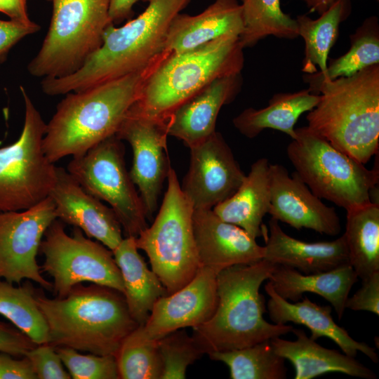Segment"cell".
Returning <instances> with one entry per match:
<instances>
[{"label":"cell","mask_w":379,"mask_h":379,"mask_svg":"<svg viewBox=\"0 0 379 379\" xmlns=\"http://www.w3.org/2000/svg\"><path fill=\"white\" fill-rule=\"evenodd\" d=\"M35 288L30 280L22 285L0 279V314L37 345L48 343L46 321L37 304Z\"/></svg>","instance_id":"cell-32"},{"label":"cell","mask_w":379,"mask_h":379,"mask_svg":"<svg viewBox=\"0 0 379 379\" xmlns=\"http://www.w3.org/2000/svg\"><path fill=\"white\" fill-rule=\"evenodd\" d=\"M265 290L270 299L267 309L270 319L277 324L292 322L303 325L311 331L310 338L314 340L326 337L333 340L345 354L355 357L362 352L371 361L378 363V357L374 348L366 343L354 340L347 331L339 326L331 316L330 306H321L305 296L301 301L291 302L283 298L268 281Z\"/></svg>","instance_id":"cell-22"},{"label":"cell","mask_w":379,"mask_h":379,"mask_svg":"<svg viewBox=\"0 0 379 379\" xmlns=\"http://www.w3.org/2000/svg\"><path fill=\"white\" fill-rule=\"evenodd\" d=\"M294 340L276 337L270 340L274 351L295 368V379H312L328 373H341L364 379H375V373L335 350L319 345L302 329L293 328Z\"/></svg>","instance_id":"cell-24"},{"label":"cell","mask_w":379,"mask_h":379,"mask_svg":"<svg viewBox=\"0 0 379 379\" xmlns=\"http://www.w3.org/2000/svg\"><path fill=\"white\" fill-rule=\"evenodd\" d=\"M276 265L262 259L217 274L215 312L208 321L192 328V336L205 354L241 349L292 332L293 326L271 324L263 317L266 307L260 288Z\"/></svg>","instance_id":"cell-4"},{"label":"cell","mask_w":379,"mask_h":379,"mask_svg":"<svg viewBox=\"0 0 379 379\" xmlns=\"http://www.w3.org/2000/svg\"><path fill=\"white\" fill-rule=\"evenodd\" d=\"M115 357L119 378L161 379L162 364L157 340H141L131 332Z\"/></svg>","instance_id":"cell-35"},{"label":"cell","mask_w":379,"mask_h":379,"mask_svg":"<svg viewBox=\"0 0 379 379\" xmlns=\"http://www.w3.org/2000/svg\"><path fill=\"white\" fill-rule=\"evenodd\" d=\"M25 119L20 135L0 148V211L31 208L46 198L55 168L46 157L42 141L46 124L22 87Z\"/></svg>","instance_id":"cell-10"},{"label":"cell","mask_w":379,"mask_h":379,"mask_svg":"<svg viewBox=\"0 0 379 379\" xmlns=\"http://www.w3.org/2000/svg\"><path fill=\"white\" fill-rule=\"evenodd\" d=\"M241 6L244 30L239 41L244 48L269 36L284 39L299 36L295 19L282 11L281 0H241Z\"/></svg>","instance_id":"cell-33"},{"label":"cell","mask_w":379,"mask_h":379,"mask_svg":"<svg viewBox=\"0 0 379 379\" xmlns=\"http://www.w3.org/2000/svg\"><path fill=\"white\" fill-rule=\"evenodd\" d=\"M216 276L213 270L200 267L186 285L159 298L147 321L132 333L141 340H157L174 331L205 323L217 305Z\"/></svg>","instance_id":"cell-16"},{"label":"cell","mask_w":379,"mask_h":379,"mask_svg":"<svg viewBox=\"0 0 379 379\" xmlns=\"http://www.w3.org/2000/svg\"><path fill=\"white\" fill-rule=\"evenodd\" d=\"M170 53L164 50L141 69L67 93L46 124L42 147L47 159L54 164L81 156L116 135L145 80Z\"/></svg>","instance_id":"cell-1"},{"label":"cell","mask_w":379,"mask_h":379,"mask_svg":"<svg viewBox=\"0 0 379 379\" xmlns=\"http://www.w3.org/2000/svg\"><path fill=\"white\" fill-rule=\"evenodd\" d=\"M139 0H110L109 15L113 24L128 19L133 14V7Z\"/></svg>","instance_id":"cell-44"},{"label":"cell","mask_w":379,"mask_h":379,"mask_svg":"<svg viewBox=\"0 0 379 379\" xmlns=\"http://www.w3.org/2000/svg\"><path fill=\"white\" fill-rule=\"evenodd\" d=\"M67 171L86 191L109 205L126 237L136 238L148 227L142 199L126 168L124 147L116 135L72 157Z\"/></svg>","instance_id":"cell-12"},{"label":"cell","mask_w":379,"mask_h":379,"mask_svg":"<svg viewBox=\"0 0 379 379\" xmlns=\"http://www.w3.org/2000/svg\"><path fill=\"white\" fill-rule=\"evenodd\" d=\"M39 250L44 255L42 272L53 278L55 298H65L84 282L106 286L124 293L122 276L113 253L98 241L74 227L70 236L62 221L55 219L48 227Z\"/></svg>","instance_id":"cell-11"},{"label":"cell","mask_w":379,"mask_h":379,"mask_svg":"<svg viewBox=\"0 0 379 379\" xmlns=\"http://www.w3.org/2000/svg\"><path fill=\"white\" fill-rule=\"evenodd\" d=\"M146 9L121 27L111 23L101 46L77 72L62 77L43 78L41 89L48 95L80 91L141 69L164 48L174 17L190 0H142Z\"/></svg>","instance_id":"cell-2"},{"label":"cell","mask_w":379,"mask_h":379,"mask_svg":"<svg viewBox=\"0 0 379 379\" xmlns=\"http://www.w3.org/2000/svg\"><path fill=\"white\" fill-rule=\"evenodd\" d=\"M303 1L310 12H316L321 14L328 10L335 2L338 0H300ZM352 1V0H350Z\"/></svg>","instance_id":"cell-45"},{"label":"cell","mask_w":379,"mask_h":379,"mask_svg":"<svg viewBox=\"0 0 379 379\" xmlns=\"http://www.w3.org/2000/svg\"><path fill=\"white\" fill-rule=\"evenodd\" d=\"M244 30L241 4L237 0H215L203 12L178 13L168 27L164 49L172 53L188 51L220 36H239Z\"/></svg>","instance_id":"cell-23"},{"label":"cell","mask_w":379,"mask_h":379,"mask_svg":"<svg viewBox=\"0 0 379 379\" xmlns=\"http://www.w3.org/2000/svg\"><path fill=\"white\" fill-rule=\"evenodd\" d=\"M27 0H0V12L4 13L10 20L30 25L34 23L28 15Z\"/></svg>","instance_id":"cell-43"},{"label":"cell","mask_w":379,"mask_h":379,"mask_svg":"<svg viewBox=\"0 0 379 379\" xmlns=\"http://www.w3.org/2000/svg\"><path fill=\"white\" fill-rule=\"evenodd\" d=\"M48 196L56 218L80 229L113 251L124 239L122 228L113 210L86 191L62 167L55 168V180Z\"/></svg>","instance_id":"cell-18"},{"label":"cell","mask_w":379,"mask_h":379,"mask_svg":"<svg viewBox=\"0 0 379 379\" xmlns=\"http://www.w3.org/2000/svg\"><path fill=\"white\" fill-rule=\"evenodd\" d=\"M40 26L30 25L10 20H0V63L6 58L10 49L25 36L38 32Z\"/></svg>","instance_id":"cell-41"},{"label":"cell","mask_w":379,"mask_h":379,"mask_svg":"<svg viewBox=\"0 0 379 379\" xmlns=\"http://www.w3.org/2000/svg\"><path fill=\"white\" fill-rule=\"evenodd\" d=\"M36 301L48 325V344L55 347L116 355L139 326L124 293L106 286L78 284L62 298H48L39 290Z\"/></svg>","instance_id":"cell-3"},{"label":"cell","mask_w":379,"mask_h":379,"mask_svg":"<svg viewBox=\"0 0 379 379\" xmlns=\"http://www.w3.org/2000/svg\"><path fill=\"white\" fill-rule=\"evenodd\" d=\"M239 36L225 35L192 50L170 53L145 80L130 111L167 123L182 104L218 78L241 74Z\"/></svg>","instance_id":"cell-6"},{"label":"cell","mask_w":379,"mask_h":379,"mask_svg":"<svg viewBox=\"0 0 379 379\" xmlns=\"http://www.w3.org/2000/svg\"><path fill=\"white\" fill-rule=\"evenodd\" d=\"M286 154L295 172L321 199L346 211L371 201L379 181L378 166L366 168L307 126L295 128Z\"/></svg>","instance_id":"cell-7"},{"label":"cell","mask_w":379,"mask_h":379,"mask_svg":"<svg viewBox=\"0 0 379 379\" xmlns=\"http://www.w3.org/2000/svg\"><path fill=\"white\" fill-rule=\"evenodd\" d=\"M48 1H51V0H48Z\"/></svg>","instance_id":"cell-46"},{"label":"cell","mask_w":379,"mask_h":379,"mask_svg":"<svg viewBox=\"0 0 379 379\" xmlns=\"http://www.w3.org/2000/svg\"><path fill=\"white\" fill-rule=\"evenodd\" d=\"M345 232L349 263L361 280L379 272V204L347 210Z\"/></svg>","instance_id":"cell-29"},{"label":"cell","mask_w":379,"mask_h":379,"mask_svg":"<svg viewBox=\"0 0 379 379\" xmlns=\"http://www.w3.org/2000/svg\"><path fill=\"white\" fill-rule=\"evenodd\" d=\"M112 253L122 276L129 312L139 326L142 325L156 301L168 295L167 291L139 253L135 237H126Z\"/></svg>","instance_id":"cell-27"},{"label":"cell","mask_w":379,"mask_h":379,"mask_svg":"<svg viewBox=\"0 0 379 379\" xmlns=\"http://www.w3.org/2000/svg\"><path fill=\"white\" fill-rule=\"evenodd\" d=\"M37 344L27 335L4 322L0 321V351L15 357H25Z\"/></svg>","instance_id":"cell-40"},{"label":"cell","mask_w":379,"mask_h":379,"mask_svg":"<svg viewBox=\"0 0 379 379\" xmlns=\"http://www.w3.org/2000/svg\"><path fill=\"white\" fill-rule=\"evenodd\" d=\"M271 201L268 213L278 222L300 230L307 228L330 236L341 231L339 216L300 178L282 165L270 164Z\"/></svg>","instance_id":"cell-17"},{"label":"cell","mask_w":379,"mask_h":379,"mask_svg":"<svg viewBox=\"0 0 379 379\" xmlns=\"http://www.w3.org/2000/svg\"><path fill=\"white\" fill-rule=\"evenodd\" d=\"M157 343L162 364L161 379L185 378L187 367L205 354L183 328L166 334Z\"/></svg>","instance_id":"cell-36"},{"label":"cell","mask_w":379,"mask_h":379,"mask_svg":"<svg viewBox=\"0 0 379 379\" xmlns=\"http://www.w3.org/2000/svg\"><path fill=\"white\" fill-rule=\"evenodd\" d=\"M319 98V94L313 93L308 88L277 93L269 100L266 107L246 108L233 119L232 124L241 135L250 139L267 128L283 132L293 139L295 125L299 117L313 109Z\"/></svg>","instance_id":"cell-28"},{"label":"cell","mask_w":379,"mask_h":379,"mask_svg":"<svg viewBox=\"0 0 379 379\" xmlns=\"http://www.w3.org/2000/svg\"><path fill=\"white\" fill-rule=\"evenodd\" d=\"M0 379H37L29 359L0 351Z\"/></svg>","instance_id":"cell-42"},{"label":"cell","mask_w":379,"mask_h":379,"mask_svg":"<svg viewBox=\"0 0 379 379\" xmlns=\"http://www.w3.org/2000/svg\"><path fill=\"white\" fill-rule=\"evenodd\" d=\"M242 83L241 74L211 82L171 115L166 123L168 135L180 140L189 148L207 139L216 131L221 108L236 98Z\"/></svg>","instance_id":"cell-20"},{"label":"cell","mask_w":379,"mask_h":379,"mask_svg":"<svg viewBox=\"0 0 379 379\" xmlns=\"http://www.w3.org/2000/svg\"><path fill=\"white\" fill-rule=\"evenodd\" d=\"M29 360L37 379H69L71 376L54 346L37 345L25 355Z\"/></svg>","instance_id":"cell-38"},{"label":"cell","mask_w":379,"mask_h":379,"mask_svg":"<svg viewBox=\"0 0 379 379\" xmlns=\"http://www.w3.org/2000/svg\"><path fill=\"white\" fill-rule=\"evenodd\" d=\"M350 1H337L317 19L307 15H298L295 18L298 36L305 41L301 69L305 74L324 72L326 69L328 55L338 37L340 25L351 13Z\"/></svg>","instance_id":"cell-30"},{"label":"cell","mask_w":379,"mask_h":379,"mask_svg":"<svg viewBox=\"0 0 379 379\" xmlns=\"http://www.w3.org/2000/svg\"><path fill=\"white\" fill-rule=\"evenodd\" d=\"M350 48L341 56L331 60L324 72L305 74L308 89L317 94L320 85L340 77H350L374 65H379V22L375 15L366 18L350 36Z\"/></svg>","instance_id":"cell-31"},{"label":"cell","mask_w":379,"mask_h":379,"mask_svg":"<svg viewBox=\"0 0 379 379\" xmlns=\"http://www.w3.org/2000/svg\"><path fill=\"white\" fill-rule=\"evenodd\" d=\"M212 360L225 364L232 379H284L285 359L274 350L270 340L241 349L211 352Z\"/></svg>","instance_id":"cell-34"},{"label":"cell","mask_w":379,"mask_h":379,"mask_svg":"<svg viewBox=\"0 0 379 379\" xmlns=\"http://www.w3.org/2000/svg\"><path fill=\"white\" fill-rule=\"evenodd\" d=\"M71 378L119 379V373L115 355L83 354L68 347H55Z\"/></svg>","instance_id":"cell-37"},{"label":"cell","mask_w":379,"mask_h":379,"mask_svg":"<svg viewBox=\"0 0 379 379\" xmlns=\"http://www.w3.org/2000/svg\"><path fill=\"white\" fill-rule=\"evenodd\" d=\"M270 164L266 158L256 160L235 193L212 209L255 239L262 237V220L270 207Z\"/></svg>","instance_id":"cell-26"},{"label":"cell","mask_w":379,"mask_h":379,"mask_svg":"<svg viewBox=\"0 0 379 379\" xmlns=\"http://www.w3.org/2000/svg\"><path fill=\"white\" fill-rule=\"evenodd\" d=\"M306 119L333 147L365 164L379 149V65L327 81Z\"/></svg>","instance_id":"cell-5"},{"label":"cell","mask_w":379,"mask_h":379,"mask_svg":"<svg viewBox=\"0 0 379 379\" xmlns=\"http://www.w3.org/2000/svg\"><path fill=\"white\" fill-rule=\"evenodd\" d=\"M193 212L171 167L157 215L151 226L135 238L138 248L146 253L152 270L168 295L190 282L201 267L193 232Z\"/></svg>","instance_id":"cell-9"},{"label":"cell","mask_w":379,"mask_h":379,"mask_svg":"<svg viewBox=\"0 0 379 379\" xmlns=\"http://www.w3.org/2000/svg\"><path fill=\"white\" fill-rule=\"evenodd\" d=\"M192 224L201 267L218 274L229 267L263 259L264 246L242 228L222 220L212 209L194 210Z\"/></svg>","instance_id":"cell-19"},{"label":"cell","mask_w":379,"mask_h":379,"mask_svg":"<svg viewBox=\"0 0 379 379\" xmlns=\"http://www.w3.org/2000/svg\"><path fill=\"white\" fill-rule=\"evenodd\" d=\"M262 237L263 259L303 274L327 272L350 264L344 234L333 241L305 242L285 233L279 222L271 218L268 228L263 225Z\"/></svg>","instance_id":"cell-21"},{"label":"cell","mask_w":379,"mask_h":379,"mask_svg":"<svg viewBox=\"0 0 379 379\" xmlns=\"http://www.w3.org/2000/svg\"><path fill=\"white\" fill-rule=\"evenodd\" d=\"M190 149L181 190L194 210L213 209L235 193L246 174L219 132Z\"/></svg>","instance_id":"cell-15"},{"label":"cell","mask_w":379,"mask_h":379,"mask_svg":"<svg viewBox=\"0 0 379 379\" xmlns=\"http://www.w3.org/2000/svg\"><path fill=\"white\" fill-rule=\"evenodd\" d=\"M167 125L128 111L116 136L129 143L133 152L131 178L138 189L147 219L158 208L171 164Z\"/></svg>","instance_id":"cell-14"},{"label":"cell","mask_w":379,"mask_h":379,"mask_svg":"<svg viewBox=\"0 0 379 379\" xmlns=\"http://www.w3.org/2000/svg\"><path fill=\"white\" fill-rule=\"evenodd\" d=\"M357 279L350 264L313 274H303L294 268L277 265L269 281L277 293L288 300L298 301L305 293L321 296L331 304L340 320L350 291Z\"/></svg>","instance_id":"cell-25"},{"label":"cell","mask_w":379,"mask_h":379,"mask_svg":"<svg viewBox=\"0 0 379 379\" xmlns=\"http://www.w3.org/2000/svg\"><path fill=\"white\" fill-rule=\"evenodd\" d=\"M55 219L49 196L25 210L0 211V279L17 284L30 280L52 291V284L41 274L36 255L46 230Z\"/></svg>","instance_id":"cell-13"},{"label":"cell","mask_w":379,"mask_h":379,"mask_svg":"<svg viewBox=\"0 0 379 379\" xmlns=\"http://www.w3.org/2000/svg\"><path fill=\"white\" fill-rule=\"evenodd\" d=\"M346 308L379 314V272L362 280L361 287L347 299Z\"/></svg>","instance_id":"cell-39"},{"label":"cell","mask_w":379,"mask_h":379,"mask_svg":"<svg viewBox=\"0 0 379 379\" xmlns=\"http://www.w3.org/2000/svg\"><path fill=\"white\" fill-rule=\"evenodd\" d=\"M110 0H51L50 26L29 73L43 78L62 77L77 72L101 46Z\"/></svg>","instance_id":"cell-8"}]
</instances>
